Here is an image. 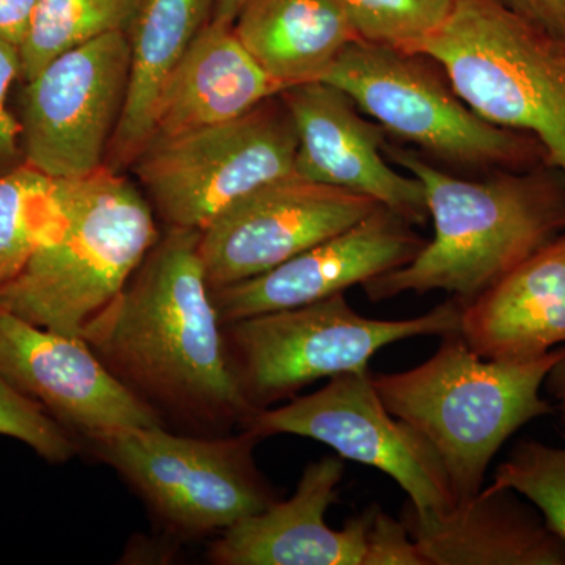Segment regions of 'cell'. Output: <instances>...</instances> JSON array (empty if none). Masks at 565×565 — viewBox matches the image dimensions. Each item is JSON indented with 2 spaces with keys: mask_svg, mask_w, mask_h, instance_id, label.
<instances>
[{
  "mask_svg": "<svg viewBox=\"0 0 565 565\" xmlns=\"http://www.w3.org/2000/svg\"><path fill=\"white\" fill-rule=\"evenodd\" d=\"M297 136L296 174L362 193L414 225L429 218L422 182L390 166L385 129L363 118L343 90L318 81L280 92Z\"/></svg>",
  "mask_w": 565,
  "mask_h": 565,
  "instance_id": "15",
  "label": "cell"
},
{
  "mask_svg": "<svg viewBox=\"0 0 565 565\" xmlns=\"http://www.w3.org/2000/svg\"><path fill=\"white\" fill-rule=\"evenodd\" d=\"M401 520L427 565H565L563 539L511 489L489 486L448 512L407 501Z\"/></svg>",
  "mask_w": 565,
  "mask_h": 565,
  "instance_id": "17",
  "label": "cell"
},
{
  "mask_svg": "<svg viewBox=\"0 0 565 565\" xmlns=\"http://www.w3.org/2000/svg\"><path fill=\"white\" fill-rule=\"evenodd\" d=\"M248 0H215L214 14L212 21L222 22V24L233 25L239 11L243 10Z\"/></svg>",
  "mask_w": 565,
  "mask_h": 565,
  "instance_id": "32",
  "label": "cell"
},
{
  "mask_svg": "<svg viewBox=\"0 0 565 565\" xmlns=\"http://www.w3.org/2000/svg\"><path fill=\"white\" fill-rule=\"evenodd\" d=\"M17 81H21L20 50L0 40V177L25 166L20 118L9 106Z\"/></svg>",
  "mask_w": 565,
  "mask_h": 565,
  "instance_id": "28",
  "label": "cell"
},
{
  "mask_svg": "<svg viewBox=\"0 0 565 565\" xmlns=\"http://www.w3.org/2000/svg\"><path fill=\"white\" fill-rule=\"evenodd\" d=\"M233 31L281 92L322 81L356 40L340 0H248Z\"/></svg>",
  "mask_w": 565,
  "mask_h": 565,
  "instance_id": "21",
  "label": "cell"
},
{
  "mask_svg": "<svg viewBox=\"0 0 565 565\" xmlns=\"http://www.w3.org/2000/svg\"><path fill=\"white\" fill-rule=\"evenodd\" d=\"M0 435L31 446L52 463L76 456L79 441L44 412L39 403L14 388L0 375Z\"/></svg>",
  "mask_w": 565,
  "mask_h": 565,
  "instance_id": "26",
  "label": "cell"
},
{
  "mask_svg": "<svg viewBox=\"0 0 565 565\" xmlns=\"http://www.w3.org/2000/svg\"><path fill=\"white\" fill-rule=\"evenodd\" d=\"M384 152L422 182L434 237L411 263L362 285L371 302L440 289L465 307L565 234V177L552 163L471 180L397 143Z\"/></svg>",
  "mask_w": 565,
  "mask_h": 565,
  "instance_id": "2",
  "label": "cell"
},
{
  "mask_svg": "<svg viewBox=\"0 0 565 565\" xmlns=\"http://www.w3.org/2000/svg\"><path fill=\"white\" fill-rule=\"evenodd\" d=\"M322 81L430 161L479 174L550 163L544 145L531 134L479 117L423 52L355 40Z\"/></svg>",
  "mask_w": 565,
  "mask_h": 565,
  "instance_id": "5",
  "label": "cell"
},
{
  "mask_svg": "<svg viewBox=\"0 0 565 565\" xmlns=\"http://www.w3.org/2000/svg\"><path fill=\"white\" fill-rule=\"evenodd\" d=\"M0 375L84 445L136 427L166 426L84 338L41 329L2 308Z\"/></svg>",
  "mask_w": 565,
  "mask_h": 565,
  "instance_id": "13",
  "label": "cell"
},
{
  "mask_svg": "<svg viewBox=\"0 0 565 565\" xmlns=\"http://www.w3.org/2000/svg\"><path fill=\"white\" fill-rule=\"evenodd\" d=\"M296 151L277 95L232 121L152 140L131 167L167 228L203 232L248 193L296 173Z\"/></svg>",
  "mask_w": 565,
  "mask_h": 565,
  "instance_id": "9",
  "label": "cell"
},
{
  "mask_svg": "<svg viewBox=\"0 0 565 565\" xmlns=\"http://www.w3.org/2000/svg\"><path fill=\"white\" fill-rule=\"evenodd\" d=\"M61 180L20 167L0 177V289L63 223Z\"/></svg>",
  "mask_w": 565,
  "mask_h": 565,
  "instance_id": "22",
  "label": "cell"
},
{
  "mask_svg": "<svg viewBox=\"0 0 565 565\" xmlns=\"http://www.w3.org/2000/svg\"><path fill=\"white\" fill-rule=\"evenodd\" d=\"M460 334L478 355L504 362L565 345V234L465 305Z\"/></svg>",
  "mask_w": 565,
  "mask_h": 565,
  "instance_id": "18",
  "label": "cell"
},
{
  "mask_svg": "<svg viewBox=\"0 0 565 565\" xmlns=\"http://www.w3.org/2000/svg\"><path fill=\"white\" fill-rule=\"evenodd\" d=\"M280 92L233 25L211 20L163 85L150 141L232 121Z\"/></svg>",
  "mask_w": 565,
  "mask_h": 565,
  "instance_id": "19",
  "label": "cell"
},
{
  "mask_svg": "<svg viewBox=\"0 0 565 565\" xmlns=\"http://www.w3.org/2000/svg\"><path fill=\"white\" fill-rule=\"evenodd\" d=\"M126 32L74 47L24 82L21 96L25 163L54 180H76L106 166L129 90Z\"/></svg>",
  "mask_w": 565,
  "mask_h": 565,
  "instance_id": "10",
  "label": "cell"
},
{
  "mask_svg": "<svg viewBox=\"0 0 565 565\" xmlns=\"http://www.w3.org/2000/svg\"><path fill=\"white\" fill-rule=\"evenodd\" d=\"M82 338L167 427L222 435L256 414L230 366L196 230L167 228Z\"/></svg>",
  "mask_w": 565,
  "mask_h": 565,
  "instance_id": "1",
  "label": "cell"
},
{
  "mask_svg": "<svg viewBox=\"0 0 565 565\" xmlns=\"http://www.w3.org/2000/svg\"><path fill=\"white\" fill-rule=\"evenodd\" d=\"M356 40L414 51L448 20L456 0H340Z\"/></svg>",
  "mask_w": 565,
  "mask_h": 565,
  "instance_id": "24",
  "label": "cell"
},
{
  "mask_svg": "<svg viewBox=\"0 0 565 565\" xmlns=\"http://www.w3.org/2000/svg\"><path fill=\"white\" fill-rule=\"evenodd\" d=\"M36 0H0V40L20 50L28 36Z\"/></svg>",
  "mask_w": 565,
  "mask_h": 565,
  "instance_id": "30",
  "label": "cell"
},
{
  "mask_svg": "<svg viewBox=\"0 0 565 565\" xmlns=\"http://www.w3.org/2000/svg\"><path fill=\"white\" fill-rule=\"evenodd\" d=\"M544 385L546 393L555 399V408L559 412L561 422H563L565 427V348L561 359L557 360L555 366L546 375Z\"/></svg>",
  "mask_w": 565,
  "mask_h": 565,
  "instance_id": "31",
  "label": "cell"
},
{
  "mask_svg": "<svg viewBox=\"0 0 565 565\" xmlns=\"http://www.w3.org/2000/svg\"><path fill=\"white\" fill-rule=\"evenodd\" d=\"M63 223L0 289V308L70 337L120 296L161 237L150 200L103 166L61 180Z\"/></svg>",
  "mask_w": 565,
  "mask_h": 565,
  "instance_id": "4",
  "label": "cell"
},
{
  "mask_svg": "<svg viewBox=\"0 0 565 565\" xmlns=\"http://www.w3.org/2000/svg\"><path fill=\"white\" fill-rule=\"evenodd\" d=\"M381 206L296 173L269 182L222 212L200 232L211 289L248 280L321 244Z\"/></svg>",
  "mask_w": 565,
  "mask_h": 565,
  "instance_id": "12",
  "label": "cell"
},
{
  "mask_svg": "<svg viewBox=\"0 0 565 565\" xmlns=\"http://www.w3.org/2000/svg\"><path fill=\"white\" fill-rule=\"evenodd\" d=\"M505 10L565 46V0H497Z\"/></svg>",
  "mask_w": 565,
  "mask_h": 565,
  "instance_id": "29",
  "label": "cell"
},
{
  "mask_svg": "<svg viewBox=\"0 0 565 565\" xmlns=\"http://www.w3.org/2000/svg\"><path fill=\"white\" fill-rule=\"evenodd\" d=\"M362 565H427L403 520L375 508L366 533Z\"/></svg>",
  "mask_w": 565,
  "mask_h": 565,
  "instance_id": "27",
  "label": "cell"
},
{
  "mask_svg": "<svg viewBox=\"0 0 565 565\" xmlns=\"http://www.w3.org/2000/svg\"><path fill=\"white\" fill-rule=\"evenodd\" d=\"M139 0H36L31 29L20 47L21 81L47 63L106 33L126 32Z\"/></svg>",
  "mask_w": 565,
  "mask_h": 565,
  "instance_id": "23",
  "label": "cell"
},
{
  "mask_svg": "<svg viewBox=\"0 0 565 565\" xmlns=\"http://www.w3.org/2000/svg\"><path fill=\"white\" fill-rule=\"evenodd\" d=\"M564 348L504 362L478 355L460 332L449 333L429 360L373 374V384L390 414L433 446L459 504L481 492L493 457L516 430L555 414L541 388Z\"/></svg>",
  "mask_w": 565,
  "mask_h": 565,
  "instance_id": "3",
  "label": "cell"
},
{
  "mask_svg": "<svg viewBox=\"0 0 565 565\" xmlns=\"http://www.w3.org/2000/svg\"><path fill=\"white\" fill-rule=\"evenodd\" d=\"M258 435L172 433L136 427L88 441V448L139 493L163 527L184 539L221 534L277 503L255 462Z\"/></svg>",
  "mask_w": 565,
  "mask_h": 565,
  "instance_id": "8",
  "label": "cell"
},
{
  "mask_svg": "<svg viewBox=\"0 0 565 565\" xmlns=\"http://www.w3.org/2000/svg\"><path fill=\"white\" fill-rule=\"evenodd\" d=\"M490 487L525 497L565 542V446L520 441L494 471Z\"/></svg>",
  "mask_w": 565,
  "mask_h": 565,
  "instance_id": "25",
  "label": "cell"
},
{
  "mask_svg": "<svg viewBox=\"0 0 565 565\" xmlns=\"http://www.w3.org/2000/svg\"><path fill=\"white\" fill-rule=\"evenodd\" d=\"M424 245L414 223L381 204L269 273L211 289L212 300L222 323L302 307L405 266Z\"/></svg>",
  "mask_w": 565,
  "mask_h": 565,
  "instance_id": "14",
  "label": "cell"
},
{
  "mask_svg": "<svg viewBox=\"0 0 565 565\" xmlns=\"http://www.w3.org/2000/svg\"><path fill=\"white\" fill-rule=\"evenodd\" d=\"M215 0H139L126 35L131 50L129 90L106 166L131 167L150 143L154 110L166 82L212 20Z\"/></svg>",
  "mask_w": 565,
  "mask_h": 565,
  "instance_id": "20",
  "label": "cell"
},
{
  "mask_svg": "<svg viewBox=\"0 0 565 565\" xmlns=\"http://www.w3.org/2000/svg\"><path fill=\"white\" fill-rule=\"evenodd\" d=\"M243 429L259 438L288 434L321 441L345 460L388 475L419 511L457 505L440 457L411 424L390 414L370 370L334 375L318 392L256 412Z\"/></svg>",
  "mask_w": 565,
  "mask_h": 565,
  "instance_id": "11",
  "label": "cell"
},
{
  "mask_svg": "<svg viewBox=\"0 0 565 565\" xmlns=\"http://www.w3.org/2000/svg\"><path fill=\"white\" fill-rule=\"evenodd\" d=\"M344 459L326 456L303 470L296 493L230 526L212 541L217 565H362L373 508L352 516L343 530L326 515L343 481Z\"/></svg>",
  "mask_w": 565,
  "mask_h": 565,
  "instance_id": "16",
  "label": "cell"
},
{
  "mask_svg": "<svg viewBox=\"0 0 565 565\" xmlns=\"http://www.w3.org/2000/svg\"><path fill=\"white\" fill-rule=\"evenodd\" d=\"M456 297L412 319L356 313L344 292L318 302L222 323L228 362L255 412L292 399L321 379L370 370L371 359L397 341L460 332Z\"/></svg>",
  "mask_w": 565,
  "mask_h": 565,
  "instance_id": "7",
  "label": "cell"
},
{
  "mask_svg": "<svg viewBox=\"0 0 565 565\" xmlns=\"http://www.w3.org/2000/svg\"><path fill=\"white\" fill-rule=\"evenodd\" d=\"M414 51L444 68L457 95L484 120L531 134L565 177V46L497 0H456Z\"/></svg>",
  "mask_w": 565,
  "mask_h": 565,
  "instance_id": "6",
  "label": "cell"
}]
</instances>
